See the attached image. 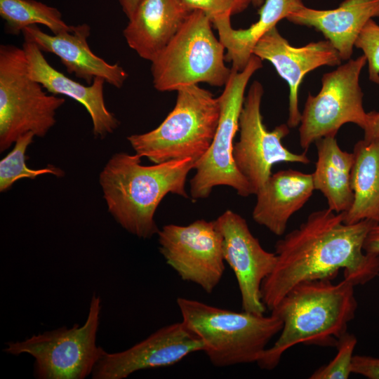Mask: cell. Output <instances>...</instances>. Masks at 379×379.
Instances as JSON below:
<instances>
[{
	"mask_svg": "<svg viewBox=\"0 0 379 379\" xmlns=\"http://www.w3.org/2000/svg\"><path fill=\"white\" fill-rule=\"evenodd\" d=\"M345 212L329 208L311 213L274 246L277 262L261 286V298L270 311L298 284L333 280L340 270L355 286L379 275V255L366 253L365 239L375 224L364 220L344 222Z\"/></svg>",
	"mask_w": 379,
	"mask_h": 379,
	"instance_id": "6da1fadb",
	"label": "cell"
},
{
	"mask_svg": "<svg viewBox=\"0 0 379 379\" xmlns=\"http://www.w3.org/2000/svg\"><path fill=\"white\" fill-rule=\"evenodd\" d=\"M355 286L343 279H315L300 282L292 288L271 310L283 322L280 335L257 361L258 366L271 371L283 354L298 344L335 347L347 331L357 309Z\"/></svg>",
	"mask_w": 379,
	"mask_h": 379,
	"instance_id": "7a4b0ae2",
	"label": "cell"
},
{
	"mask_svg": "<svg viewBox=\"0 0 379 379\" xmlns=\"http://www.w3.org/2000/svg\"><path fill=\"white\" fill-rule=\"evenodd\" d=\"M196 164L187 158L144 166L136 154H114L99 175L109 212L125 230L139 238L157 234V208L169 193L188 198L186 180Z\"/></svg>",
	"mask_w": 379,
	"mask_h": 379,
	"instance_id": "3957f363",
	"label": "cell"
},
{
	"mask_svg": "<svg viewBox=\"0 0 379 379\" xmlns=\"http://www.w3.org/2000/svg\"><path fill=\"white\" fill-rule=\"evenodd\" d=\"M182 321L203 343L216 367L257 363L283 322L271 314L237 312L201 301L178 297Z\"/></svg>",
	"mask_w": 379,
	"mask_h": 379,
	"instance_id": "277c9868",
	"label": "cell"
},
{
	"mask_svg": "<svg viewBox=\"0 0 379 379\" xmlns=\"http://www.w3.org/2000/svg\"><path fill=\"white\" fill-rule=\"evenodd\" d=\"M177 92L174 108L159 126L127 138L141 158L154 164L187 158L197 162L211 147L219 121V98L197 85Z\"/></svg>",
	"mask_w": 379,
	"mask_h": 379,
	"instance_id": "5b68a950",
	"label": "cell"
},
{
	"mask_svg": "<svg viewBox=\"0 0 379 379\" xmlns=\"http://www.w3.org/2000/svg\"><path fill=\"white\" fill-rule=\"evenodd\" d=\"M210 18L203 11L190 13L174 36L151 62L152 82L159 91L206 83L225 86L231 69L225 64V46L217 39Z\"/></svg>",
	"mask_w": 379,
	"mask_h": 379,
	"instance_id": "8992f818",
	"label": "cell"
},
{
	"mask_svg": "<svg viewBox=\"0 0 379 379\" xmlns=\"http://www.w3.org/2000/svg\"><path fill=\"white\" fill-rule=\"evenodd\" d=\"M65 100L48 94L29 75L24 50L0 46V152L25 133L44 137L56 123Z\"/></svg>",
	"mask_w": 379,
	"mask_h": 379,
	"instance_id": "52a82bcc",
	"label": "cell"
},
{
	"mask_svg": "<svg viewBox=\"0 0 379 379\" xmlns=\"http://www.w3.org/2000/svg\"><path fill=\"white\" fill-rule=\"evenodd\" d=\"M100 311V297L94 293L82 326H62L22 341L8 342L4 352L12 355H31L34 359L36 378L84 379L92 373L106 352L96 345Z\"/></svg>",
	"mask_w": 379,
	"mask_h": 379,
	"instance_id": "ba28073f",
	"label": "cell"
},
{
	"mask_svg": "<svg viewBox=\"0 0 379 379\" xmlns=\"http://www.w3.org/2000/svg\"><path fill=\"white\" fill-rule=\"evenodd\" d=\"M262 61L253 55L243 70L231 68L230 77L218 97L220 113L213 142L207 152L197 162L195 175L190 182L193 199H205L215 187L220 185L233 188L241 197L254 194L251 186L236 167L232 150L239 131L245 90L253 74L262 67Z\"/></svg>",
	"mask_w": 379,
	"mask_h": 379,
	"instance_id": "9c48e42d",
	"label": "cell"
},
{
	"mask_svg": "<svg viewBox=\"0 0 379 379\" xmlns=\"http://www.w3.org/2000/svg\"><path fill=\"white\" fill-rule=\"evenodd\" d=\"M366 64L364 55L350 59L323 75L317 95L308 94L299 125L300 145L305 151L320 138L336 136L345 124H355L364 131L367 128L370 115L364 109L359 85Z\"/></svg>",
	"mask_w": 379,
	"mask_h": 379,
	"instance_id": "30bf717a",
	"label": "cell"
},
{
	"mask_svg": "<svg viewBox=\"0 0 379 379\" xmlns=\"http://www.w3.org/2000/svg\"><path fill=\"white\" fill-rule=\"evenodd\" d=\"M264 90L254 81L244 98L239 117V140L233 146L232 156L236 167L251 186L254 194L272 175L274 164L281 162L307 164L310 159L305 151L293 153L282 143L289 133L287 124L268 131L260 111Z\"/></svg>",
	"mask_w": 379,
	"mask_h": 379,
	"instance_id": "8fae6325",
	"label": "cell"
},
{
	"mask_svg": "<svg viewBox=\"0 0 379 379\" xmlns=\"http://www.w3.org/2000/svg\"><path fill=\"white\" fill-rule=\"evenodd\" d=\"M157 235L160 253L180 278L211 293L225 270L222 235L215 221L168 224Z\"/></svg>",
	"mask_w": 379,
	"mask_h": 379,
	"instance_id": "7c38bea8",
	"label": "cell"
},
{
	"mask_svg": "<svg viewBox=\"0 0 379 379\" xmlns=\"http://www.w3.org/2000/svg\"><path fill=\"white\" fill-rule=\"evenodd\" d=\"M215 221L222 235L225 262L237 279L243 311L264 314L261 286L276 265V253L262 247L238 213L227 210Z\"/></svg>",
	"mask_w": 379,
	"mask_h": 379,
	"instance_id": "4fadbf2b",
	"label": "cell"
},
{
	"mask_svg": "<svg viewBox=\"0 0 379 379\" xmlns=\"http://www.w3.org/2000/svg\"><path fill=\"white\" fill-rule=\"evenodd\" d=\"M202 342L182 321L164 326L131 347L105 353L95 365L93 379H124L148 368L173 366L187 356L203 351Z\"/></svg>",
	"mask_w": 379,
	"mask_h": 379,
	"instance_id": "5bb4252c",
	"label": "cell"
},
{
	"mask_svg": "<svg viewBox=\"0 0 379 379\" xmlns=\"http://www.w3.org/2000/svg\"><path fill=\"white\" fill-rule=\"evenodd\" d=\"M253 55L271 62L279 75L288 84L287 125L289 128H295L300 123L298 91L305 76L321 66H338L342 61L338 52L329 41L326 39L294 47L281 35L277 27L259 40L253 49Z\"/></svg>",
	"mask_w": 379,
	"mask_h": 379,
	"instance_id": "9a60e30c",
	"label": "cell"
},
{
	"mask_svg": "<svg viewBox=\"0 0 379 379\" xmlns=\"http://www.w3.org/2000/svg\"><path fill=\"white\" fill-rule=\"evenodd\" d=\"M88 24L73 26L72 29L58 34L43 32L38 25L22 31L24 39L34 42L43 52L59 58L69 74L91 84L95 78L102 79L115 88H121L128 78L126 70L118 64H109L90 48Z\"/></svg>",
	"mask_w": 379,
	"mask_h": 379,
	"instance_id": "2e32d148",
	"label": "cell"
},
{
	"mask_svg": "<svg viewBox=\"0 0 379 379\" xmlns=\"http://www.w3.org/2000/svg\"><path fill=\"white\" fill-rule=\"evenodd\" d=\"M22 47L30 77L48 93L69 97L82 105L90 115L95 138L102 139L118 128L119 121L105 105L102 79L95 78L88 86L83 85L53 67L34 42L24 39Z\"/></svg>",
	"mask_w": 379,
	"mask_h": 379,
	"instance_id": "e0dca14e",
	"label": "cell"
},
{
	"mask_svg": "<svg viewBox=\"0 0 379 379\" xmlns=\"http://www.w3.org/2000/svg\"><path fill=\"white\" fill-rule=\"evenodd\" d=\"M314 190L312 174L288 169L272 174L258 191L252 212L253 220L277 236H282L291 217Z\"/></svg>",
	"mask_w": 379,
	"mask_h": 379,
	"instance_id": "ac0fdd59",
	"label": "cell"
},
{
	"mask_svg": "<svg viewBox=\"0 0 379 379\" xmlns=\"http://www.w3.org/2000/svg\"><path fill=\"white\" fill-rule=\"evenodd\" d=\"M375 17H379V0H344L338 8L331 10L305 6L286 19L321 32L342 60H349L359 34L366 23Z\"/></svg>",
	"mask_w": 379,
	"mask_h": 379,
	"instance_id": "d6986e66",
	"label": "cell"
},
{
	"mask_svg": "<svg viewBox=\"0 0 379 379\" xmlns=\"http://www.w3.org/2000/svg\"><path fill=\"white\" fill-rule=\"evenodd\" d=\"M191 11L178 0H141L123 31L128 46L152 62L168 44Z\"/></svg>",
	"mask_w": 379,
	"mask_h": 379,
	"instance_id": "ffe728a7",
	"label": "cell"
},
{
	"mask_svg": "<svg viewBox=\"0 0 379 379\" xmlns=\"http://www.w3.org/2000/svg\"><path fill=\"white\" fill-rule=\"evenodd\" d=\"M305 6L302 0H265L258 11L259 19L246 29H233L230 16L215 19L213 25L218 30L219 40L227 50L225 61L232 62V69L243 70L259 40L282 19Z\"/></svg>",
	"mask_w": 379,
	"mask_h": 379,
	"instance_id": "44dd1931",
	"label": "cell"
},
{
	"mask_svg": "<svg viewBox=\"0 0 379 379\" xmlns=\"http://www.w3.org/2000/svg\"><path fill=\"white\" fill-rule=\"evenodd\" d=\"M315 143L317 160L312 173L314 190L326 199L328 208L335 213L347 212L354 199L351 185L354 154L342 150L334 135L320 138Z\"/></svg>",
	"mask_w": 379,
	"mask_h": 379,
	"instance_id": "7402d4cb",
	"label": "cell"
},
{
	"mask_svg": "<svg viewBox=\"0 0 379 379\" xmlns=\"http://www.w3.org/2000/svg\"><path fill=\"white\" fill-rule=\"evenodd\" d=\"M351 173L353 203L345 212L344 222L364 220L379 223V141L361 140L354 147Z\"/></svg>",
	"mask_w": 379,
	"mask_h": 379,
	"instance_id": "603a6c76",
	"label": "cell"
},
{
	"mask_svg": "<svg viewBox=\"0 0 379 379\" xmlns=\"http://www.w3.org/2000/svg\"><path fill=\"white\" fill-rule=\"evenodd\" d=\"M0 15L7 33L18 35L27 27L42 25L54 34L68 32V25L55 7L35 0H0Z\"/></svg>",
	"mask_w": 379,
	"mask_h": 379,
	"instance_id": "cb8c5ba5",
	"label": "cell"
},
{
	"mask_svg": "<svg viewBox=\"0 0 379 379\" xmlns=\"http://www.w3.org/2000/svg\"><path fill=\"white\" fill-rule=\"evenodd\" d=\"M34 134L32 132L21 135L14 143L13 149L0 161V192L8 190L17 180L22 178L35 179L36 177L51 174L57 177L64 175L60 168L53 166L32 169L26 165L25 152L33 142Z\"/></svg>",
	"mask_w": 379,
	"mask_h": 379,
	"instance_id": "d4e9b609",
	"label": "cell"
},
{
	"mask_svg": "<svg viewBox=\"0 0 379 379\" xmlns=\"http://www.w3.org/2000/svg\"><path fill=\"white\" fill-rule=\"evenodd\" d=\"M357 339L348 331L342 335L336 344L337 354L327 364L317 369L310 379H347L352 373L351 367Z\"/></svg>",
	"mask_w": 379,
	"mask_h": 379,
	"instance_id": "484cf974",
	"label": "cell"
},
{
	"mask_svg": "<svg viewBox=\"0 0 379 379\" xmlns=\"http://www.w3.org/2000/svg\"><path fill=\"white\" fill-rule=\"evenodd\" d=\"M354 46L362 50L366 58L369 80L379 84V25L373 18L364 25Z\"/></svg>",
	"mask_w": 379,
	"mask_h": 379,
	"instance_id": "4316f807",
	"label": "cell"
},
{
	"mask_svg": "<svg viewBox=\"0 0 379 379\" xmlns=\"http://www.w3.org/2000/svg\"><path fill=\"white\" fill-rule=\"evenodd\" d=\"M190 11L199 10L205 13L211 22L217 18L230 16L244 11L251 0H178Z\"/></svg>",
	"mask_w": 379,
	"mask_h": 379,
	"instance_id": "83f0119b",
	"label": "cell"
},
{
	"mask_svg": "<svg viewBox=\"0 0 379 379\" xmlns=\"http://www.w3.org/2000/svg\"><path fill=\"white\" fill-rule=\"evenodd\" d=\"M352 373L368 379H379V358L368 355H354L351 367Z\"/></svg>",
	"mask_w": 379,
	"mask_h": 379,
	"instance_id": "f1b7e54d",
	"label": "cell"
},
{
	"mask_svg": "<svg viewBox=\"0 0 379 379\" xmlns=\"http://www.w3.org/2000/svg\"><path fill=\"white\" fill-rule=\"evenodd\" d=\"M363 249L366 253L379 255V223H375L369 230Z\"/></svg>",
	"mask_w": 379,
	"mask_h": 379,
	"instance_id": "f546056e",
	"label": "cell"
},
{
	"mask_svg": "<svg viewBox=\"0 0 379 379\" xmlns=\"http://www.w3.org/2000/svg\"><path fill=\"white\" fill-rule=\"evenodd\" d=\"M370 120L367 128L364 131L365 140L379 141V112H369Z\"/></svg>",
	"mask_w": 379,
	"mask_h": 379,
	"instance_id": "4dcf8cb0",
	"label": "cell"
},
{
	"mask_svg": "<svg viewBox=\"0 0 379 379\" xmlns=\"http://www.w3.org/2000/svg\"><path fill=\"white\" fill-rule=\"evenodd\" d=\"M121 8L126 15L130 19L133 15L136 8L141 0H119Z\"/></svg>",
	"mask_w": 379,
	"mask_h": 379,
	"instance_id": "1f68e13d",
	"label": "cell"
},
{
	"mask_svg": "<svg viewBox=\"0 0 379 379\" xmlns=\"http://www.w3.org/2000/svg\"><path fill=\"white\" fill-rule=\"evenodd\" d=\"M265 0H251V4L255 6H261Z\"/></svg>",
	"mask_w": 379,
	"mask_h": 379,
	"instance_id": "d6a6232c",
	"label": "cell"
}]
</instances>
